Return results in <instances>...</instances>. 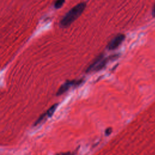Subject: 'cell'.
<instances>
[{"instance_id":"8992f818","label":"cell","mask_w":155,"mask_h":155,"mask_svg":"<svg viewBox=\"0 0 155 155\" xmlns=\"http://www.w3.org/2000/svg\"><path fill=\"white\" fill-rule=\"evenodd\" d=\"M65 0H56L54 4V6L56 8H59L62 6Z\"/></svg>"},{"instance_id":"277c9868","label":"cell","mask_w":155,"mask_h":155,"mask_svg":"<svg viewBox=\"0 0 155 155\" xmlns=\"http://www.w3.org/2000/svg\"><path fill=\"white\" fill-rule=\"evenodd\" d=\"M125 38V35L122 33H119L115 35L108 43L107 48L108 50H114L118 48L120 44L124 42Z\"/></svg>"},{"instance_id":"52a82bcc","label":"cell","mask_w":155,"mask_h":155,"mask_svg":"<svg viewBox=\"0 0 155 155\" xmlns=\"http://www.w3.org/2000/svg\"><path fill=\"white\" fill-rule=\"evenodd\" d=\"M112 132V129L111 128H108L105 130V134L106 135H109L111 134V133Z\"/></svg>"},{"instance_id":"7a4b0ae2","label":"cell","mask_w":155,"mask_h":155,"mask_svg":"<svg viewBox=\"0 0 155 155\" xmlns=\"http://www.w3.org/2000/svg\"><path fill=\"white\" fill-rule=\"evenodd\" d=\"M118 57V54L111 55L109 57H105L103 54H99L86 70L87 73L98 71L103 69L110 61H113Z\"/></svg>"},{"instance_id":"6da1fadb","label":"cell","mask_w":155,"mask_h":155,"mask_svg":"<svg viewBox=\"0 0 155 155\" xmlns=\"http://www.w3.org/2000/svg\"><path fill=\"white\" fill-rule=\"evenodd\" d=\"M86 7L85 2H81L71 8L60 21L61 27H67L77 19L82 13Z\"/></svg>"},{"instance_id":"9c48e42d","label":"cell","mask_w":155,"mask_h":155,"mask_svg":"<svg viewBox=\"0 0 155 155\" xmlns=\"http://www.w3.org/2000/svg\"><path fill=\"white\" fill-rule=\"evenodd\" d=\"M152 15L153 16V17H155V4H154V5H153V7Z\"/></svg>"},{"instance_id":"3957f363","label":"cell","mask_w":155,"mask_h":155,"mask_svg":"<svg viewBox=\"0 0 155 155\" xmlns=\"http://www.w3.org/2000/svg\"><path fill=\"white\" fill-rule=\"evenodd\" d=\"M84 82V80L82 79H78V80H71V81H67L64 84H63L59 90H58V92L56 93V95H61L65 92H66L68 89L73 87H77L80 85Z\"/></svg>"},{"instance_id":"ba28073f","label":"cell","mask_w":155,"mask_h":155,"mask_svg":"<svg viewBox=\"0 0 155 155\" xmlns=\"http://www.w3.org/2000/svg\"><path fill=\"white\" fill-rule=\"evenodd\" d=\"M56 155H71V154L68 152V153H61L57 154Z\"/></svg>"},{"instance_id":"5b68a950","label":"cell","mask_w":155,"mask_h":155,"mask_svg":"<svg viewBox=\"0 0 155 155\" xmlns=\"http://www.w3.org/2000/svg\"><path fill=\"white\" fill-rule=\"evenodd\" d=\"M58 104H54L53 105H52V106L45 112V114H46V115H47V118L51 117V116L53 114V113H54V111H55V110H56V108H57V107H58Z\"/></svg>"}]
</instances>
